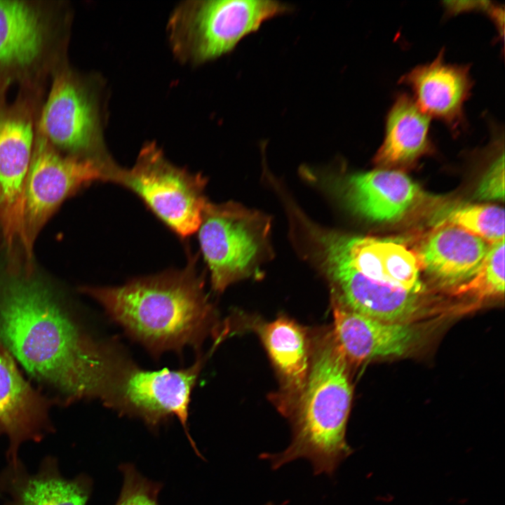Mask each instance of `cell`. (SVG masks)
<instances>
[{
    "label": "cell",
    "instance_id": "obj_20",
    "mask_svg": "<svg viewBox=\"0 0 505 505\" xmlns=\"http://www.w3.org/2000/svg\"><path fill=\"white\" fill-rule=\"evenodd\" d=\"M430 117L406 93H400L386 119L384 141L375 162L382 166L410 163L430 145Z\"/></svg>",
    "mask_w": 505,
    "mask_h": 505
},
{
    "label": "cell",
    "instance_id": "obj_24",
    "mask_svg": "<svg viewBox=\"0 0 505 505\" xmlns=\"http://www.w3.org/2000/svg\"><path fill=\"white\" fill-rule=\"evenodd\" d=\"M123 486L115 505H159L158 495L162 484L149 480L130 464L120 466Z\"/></svg>",
    "mask_w": 505,
    "mask_h": 505
},
{
    "label": "cell",
    "instance_id": "obj_16",
    "mask_svg": "<svg viewBox=\"0 0 505 505\" xmlns=\"http://www.w3.org/2000/svg\"><path fill=\"white\" fill-rule=\"evenodd\" d=\"M490 245L459 227L440 224L413 252L419 269L452 290L471 279L480 268Z\"/></svg>",
    "mask_w": 505,
    "mask_h": 505
},
{
    "label": "cell",
    "instance_id": "obj_23",
    "mask_svg": "<svg viewBox=\"0 0 505 505\" xmlns=\"http://www.w3.org/2000/svg\"><path fill=\"white\" fill-rule=\"evenodd\" d=\"M456 295L479 299L503 297L504 294V241L490 245L476 274L452 290Z\"/></svg>",
    "mask_w": 505,
    "mask_h": 505
},
{
    "label": "cell",
    "instance_id": "obj_27",
    "mask_svg": "<svg viewBox=\"0 0 505 505\" xmlns=\"http://www.w3.org/2000/svg\"><path fill=\"white\" fill-rule=\"evenodd\" d=\"M265 505H274V504H271V503H268V504H265ZM281 505H283V504H281Z\"/></svg>",
    "mask_w": 505,
    "mask_h": 505
},
{
    "label": "cell",
    "instance_id": "obj_22",
    "mask_svg": "<svg viewBox=\"0 0 505 505\" xmlns=\"http://www.w3.org/2000/svg\"><path fill=\"white\" fill-rule=\"evenodd\" d=\"M440 224H450L472 234L490 245L504 241V210L492 204L458 206Z\"/></svg>",
    "mask_w": 505,
    "mask_h": 505
},
{
    "label": "cell",
    "instance_id": "obj_26",
    "mask_svg": "<svg viewBox=\"0 0 505 505\" xmlns=\"http://www.w3.org/2000/svg\"><path fill=\"white\" fill-rule=\"evenodd\" d=\"M443 4L446 12L450 15L469 11H482L488 13L493 6L490 1H444Z\"/></svg>",
    "mask_w": 505,
    "mask_h": 505
},
{
    "label": "cell",
    "instance_id": "obj_9",
    "mask_svg": "<svg viewBox=\"0 0 505 505\" xmlns=\"http://www.w3.org/2000/svg\"><path fill=\"white\" fill-rule=\"evenodd\" d=\"M102 121L95 90L71 74L55 79L40 118L43 138L73 156L109 161Z\"/></svg>",
    "mask_w": 505,
    "mask_h": 505
},
{
    "label": "cell",
    "instance_id": "obj_21",
    "mask_svg": "<svg viewBox=\"0 0 505 505\" xmlns=\"http://www.w3.org/2000/svg\"><path fill=\"white\" fill-rule=\"evenodd\" d=\"M90 483L86 477L66 479L43 469L17 483L11 505H86Z\"/></svg>",
    "mask_w": 505,
    "mask_h": 505
},
{
    "label": "cell",
    "instance_id": "obj_18",
    "mask_svg": "<svg viewBox=\"0 0 505 505\" xmlns=\"http://www.w3.org/2000/svg\"><path fill=\"white\" fill-rule=\"evenodd\" d=\"M46 408L17 368L7 351L0 347V434L9 440L8 456L18 466L21 443L39 440L46 428Z\"/></svg>",
    "mask_w": 505,
    "mask_h": 505
},
{
    "label": "cell",
    "instance_id": "obj_15",
    "mask_svg": "<svg viewBox=\"0 0 505 505\" xmlns=\"http://www.w3.org/2000/svg\"><path fill=\"white\" fill-rule=\"evenodd\" d=\"M469 69L447 62L441 50L433 61L415 67L399 82L410 87L422 112L457 130L464 124V107L473 87Z\"/></svg>",
    "mask_w": 505,
    "mask_h": 505
},
{
    "label": "cell",
    "instance_id": "obj_25",
    "mask_svg": "<svg viewBox=\"0 0 505 505\" xmlns=\"http://www.w3.org/2000/svg\"><path fill=\"white\" fill-rule=\"evenodd\" d=\"M476 197L480 200L493 201L504 198V153H498L481 179Z\"/></svg>",
    "mask_w": 505,
    "mask_h": 505
},
{
    "label": "cell",
    "instance_id": "obj_17",
    "mask_svg": "<svg viewBox=\"0 0 505 505\" xmlns=\"http://www.w3.org/2000/svg\"><path fill=\"white\" fill-rule=\"evenodd\" d=\"M254 325L281 382L275 404L286 416L298 400L309 372L312 350L307 331L285 316Z\"/></svg>",
    "mask_w": 505,
    "mask_h": 505
},
{
    "label": "cell",
    "instance_id": "obj_8",
    "mask_svg": "<svg viewBox=\"0 0 505 505\" xmlns=\"http://www.w3.org/2000/svg\"><path fill=\"white\" fill-rule=\"evenodd\" d=\"M117 165L112 160L64 156L38 137L27 175L20 239L28 256L42 227L68 196L96 182L110 181Z\"/></svg>",
    "mask_w": 505,
    "mask_h": 505
},
{
    "label": "cell",
    "instance_id": "obj_11",
    "mask_svg": "<svg viewBox=\"0 0 505 505\" xmlns=\"http://www.w3.org/2000/svg\"><path fill=\"white\" fill-rule=\"evenodd\" d=\"M312 252L329 281L332 302L388 322L412 323L424 314L421 294L373 281L330 254Z\"/></svg>",
    "mask_w": 505,
    "mask_h": 505
},
{
    "label": "cell",
    "instance_id": "obj_10",
    "mask_svg": "<svg viewBox=\"0 0 505 505\" xmlns=\"http://www.w3.org/2000/svg\"><path fill=\"white\" fill-rule=\"evenodd\" d=\"M305 227L312 250L339 258L373 281L412 293L424 292L417 257L400 243L348 235L308 222Z\"/></svg>",
    "mask_w": 505,
    "mask_h": 505
},
{
    "label": "cell",
    "instance_id": "obj_4",
    "mask_svg": "<svg viewBox=\"0 0 505 505\" xmlns=\"http://www.w3.org/2000/svg\"><path fill=\"white\" fill-rule=\"evenodd\" d=\"M290 10L272 0L184 1L169 18V43L180 62L202 64L231 51L264 22Z\"/></svg>",
    "mask_w": 505,
    "mask_h": 505
},
{
    "label": "cell",
    "instance_id": "obj_1",
    "mask_svg": "<svg viewBox=\"0 0 505 505\" xmlns=\"http://www.w3.org/2000/svg\"><path fill=\"white\" fill-rule=\"evenodd\" d=\"M0 341L26 371L68 400H102L128 361L86 335L41 283L13 278L0 291Z\"/></svg>",
    "mask_w": 505,
    "mask_h": 505
},
{
    "label": "cell",
    "instance_id": "obj_5",
    "mask_svg": "<svg viewBox=\"0 0 505 505\" xmlns=\"http://www.w3.org/2000/svg\"><path fill=\"white\" fill-rule=\"evenodd\" d=\"M270 220L241 205L208 201L198 229L213 290L221 292L252 275L270 252Z\"/></svg>",
    "mask_w": 505,
    "mask_h": 505
},
{
    "label": "cell",
    "instance_id": "obj_7",
    "mask_svg": "<svg viewBox=\"0 0 505 505\" xmlns=\"http://www.w3.org/2000/svg\"><path fill=\"white\" fill-rule=\"evenodd\" d=\"M198 356L188 368L147 370L130 360L123 366L102 398L119 415L141 419L152 429L175 417L196 454L202 457L188 429L191 391L203 365Z\"/></svg>",
    "mask_w": 505,
    "mask_h": 505
},
{
    "label": "cell",
    "instance_id": "obj_2",
    "mask_svg": "<svg viewBox=\"0 0 505 505\" xmlns=\"http://www.w3.org/2000/svg\"><path fill=\"white\" fill-rule=\"evenodd\" d=\"M109 318L153 356L198 350L216 331L215 310L192 260L181 270L136 278L116 287H85Z\"/></svg>",
    "mask_w": 505,
    "mask_h": 505
},
{
    "label": "cell",
    "instance_id": "obj_19",
    "mask_svg": "<svg viewBox=\"0 0 505 505\" xmlns=\"http://www.w3.org/2000/svg\"><path fill=\"white\" fill-rule=\"evenodd\" d=\"M45 17L27 1L0 0V75L26 73L41 60L48 42Z\"/></svg>",
    "mask_w": 505,
    "mask_h": 505
},
{
    "label": "cell",
    "instance_id": "obj_12",
    "mask_svg": "<svg viewBox=\"0 0 505 505\" xmlns=\"http://www.w3.org/2000/svg\"><path fill=\"white\" fill-rule=\"evenodd\" d=\"M31 120L17 112L0 113V227L12 248L22 231L25 184L34 149Z\"/></svg>",
    "mask_w": 505,
    "mask_h": 505
},
{
    "label": "cell",
    "instance_id": "obj_14",
    "mask_svg": "<svg viewBox=\"0 0 505 505\" xmlns=\"http://www.w3.org/2000/svg\"><path fill=\"white\" fill-rule=\"evenodd\" d=\"M332 308V334L348 363L404 355L421 337L419 330L412 323L381 321L335 302Z\"/></svg>",
    "mask_w": 505,
    "mask_h": 505
},
{
    "label": "cell",
    "instance_id": "obj_13",
    "mask_svg": "<svg viewBox=\"0 0 505 505\" xmlns=\"http://www.w3.org/2000/svg\"><path fill=\"white\" fill-rule=\"evenodd\" d=\"M332 187L355 213L377 222L398 220L422 196L418 184L393 170L351 175L335 180Z\"/></svg>",
    "mask_w": 505,
    "mask_h": 505
},
{
    "label": "cell",
    "instance_id": "obj_3",
    "mask_svg": "<svg viewBox=\"0 0 505 505\" xmlns=\"http://www.w3.org/2000/svg\"><path fill=\"white\" fill-rule=\"evenodd\" d=\"M312 349L305 386L285 416L292 426V441L283 452L262 453L277 469L297 459H308L316 475L332 476L352 452L346 429L352 401L348 362L332 332Z\"/></svg>",
    "mask_w": 505,
    "mask_h": 505
},
{
    "label": "cell",
    "instance_id": "obj_6",
    "mask_svg": "<svg viewBox=\"0 0 505 505\" xmlns=\"http://www.w3.org/2000/svg\"><path fill=\"white\" fill-rule=\"evenodd\" d=\"M112 182L133 191L180 237L198 231L208 203L206 180L169 162L154 143L142 147L130 169L118 167Z\"/></svg>",
    "mask_w": 505,
    "mask_h": 505
}]
</instances>
